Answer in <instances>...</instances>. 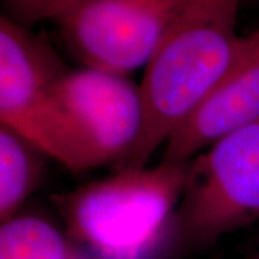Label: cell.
Instances as JSON below:
<instances>
[{"label": "cell", "instance_id": "6da1fadb", "mask_svg": "<svg viewBox=\"0 0 259 259\" xmlns=\"http://www.w3.org/2000/svg\"><path fill=\"white\" fill-rule=\"evenodd\" d=\"M241 0H180L146 65L140 85L144 124L118 166L144 168L171 133L228 71L241 49Z\"/></svg>", "mask_w": 259, "mask_h": 259}, {"label": "cell", "instance_id": "7a4b0ae2", "mask_svg": "<svg viewBox=\"0 0 259 259\" xmlns=\"http://www.w3.org/2000/svg\"><path fill=\"white\" fill-rule=\"evenodd\" d=\"M190 161L122 168L56 199L71 236L101 259H146L183 199Z\"/></svg>", "mask_w": 259, "mask_h": 259}, {"label": "cell", "instance_id": "3957f363", "mask_svg": "<svg viewBox=\"0 0 259 259\" xmlns=\"http://www.w3.org/2000/svg\"><path fill=\"white\" fill-rule=\"evenodd\" d=\"M69 68L45 36L0 18V122L69 171L87 170L66 125L58 85Z\"/></svg>", "mask_w": 259, "mask_h": 259}, {"label": "cell", "instance_id": "277c9868", "mask_svg": "<svg viewBox=\"0 0 259 259\" xmlns=\"http://www.w3.org/2000/svg\"><path fill=\"white\" fill-rule=\"evenodd\" d=\"M183 221L212 242L259 219V120L223 136L190 160Z\"/></svg>", "mask_w": 259, "mask_h": 259}, {"label": "cell", "instance_id": "5b68a950", "mask_svg": "<svg viewBox=\"0 0 259 259\" xmlns=\"http://www.w3.org/2000/svg\"><path fill=\"white\" fill-rule=\"evenodd\" d=\"M180 0H78L54 20L83 66L127 75L146 68Z\"/></svg>", "mask_w": 259, "mask_h": 259}, {"label": "cell", "instance_id": "8992f818", "mask_svg": "<svg viewBox=\"0 0 259 259\" xmlns=\"http://www.w3.org/2000/svg\"><path fill=\"white\" fill-rule=\"evenodd\" d=\"M58 98L87 170L122 164L144 124L140 85L125 75L83 66L62 76Z\"/></svg>", "mask_w": 259, "mask_h": 259}, {"label": "cell", "instance_id": "52a82bcc", "mask_svg": "<svg viewBox=\"0 0 259 259\" xmlns=\"http://www.w3.org/2000/svg\"><path fill=\"white\" fill-rule=\"evenodd\" d=\"M259 120V29L243 36L235 61L164 144L161 161L187 163L223 136Z\"/></svg>", "mask_w": 259, "mask_h": 259}, {"label": "cell", "instance_id": "ba28073f", "mask_svg": "<svg viewBox=\"0 0 259 259\" xmlns=\"http://www.w3.org/2000/svg\"><path fill=\"white\" fill-rule=\"evenodd\" d=\"M85 252L39 216H15L2 223L0 259H83Z\"/></svg>", "mask_w": 259, "mask_h": 259}, {"label": "cell", "instance_id": "9c48e42d", "mask_svg": "<svg viewBox=\"0 0 259 259\" xmlns=\"http://www.w3.org/2000/svg\"><path fill=\"white\" fill-rule=\"evenodd\" d=\"M42 154L8 127H0V221L16 216L18 209L36 187Z\"/></svg>", "mask_w": 259, "mask_h": 259}, {"label": "cell", "instance_id": "30bf717a", "mask_svg": "<svg viewBox=\"0 0 259 259\" xmlns=\"http://www.w3.org/2000/svg\"><path fill=\"white\" fill-rule=\"evenodd\" d=\"M78 0H5L8 15L16 23L29 28L40 20L55 19Z\"/></svg>", "mask_w": 259, "mask_h": 259}, {"label": "cell", "instance_id": "8fae6325", "mask_svg": "<svg viewBox=\"0 0 259 259\" xmlns=\"http://www.w3.org/2000/svg\"><path fill=\"white\" fill-rule=\"evenodd\" d=\"M83 259H101V258H98V256H95V255H94V256H90V255L87 253V255H85V258H83Z\"/></svg>", "mask_w": 259, "mask_h": 259}, {"label": "cell", "instance_id": "7c38bea8", "mask_svg": "<svg viewBox=\"0 0 259 259\" xmlns=\"http://www.w3.org/2000/svg\"><path fill=\"white\" fill-rule=\"evenodd\" d=\"M252 259H259V253H258V255H255V256H253Z\"/></svg>", "mask_w": 259, "mask_h": 259}]
</instances>
